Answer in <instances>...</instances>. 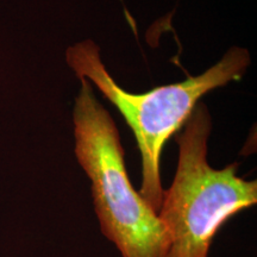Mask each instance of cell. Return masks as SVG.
<instances>
[{"instance_id":"3957f363","label":"cell","mask_w":257,"mask_h":257,"mask_svg":"<svg viewBox=\"0 0 257 257\" xmlns=\"http://www.w3.org/2000/svg\"><path fill=\"white\" fill-rule=\"evenodd\" d=\"M178 137L179 161L173 184L157 211L169 236L168 257H208L225 221L257 202V181L237 175V163L214 169L207 161L212 121L199 101Z\"/></svg>"},{"instance_id":"6da1fadb","label":"cell","mask_w":257,"mask_h":257,"mask_svg":"<svg viewBox=\"0 0 257 257\" xmlns=\"http://www.w3.org/2000/svg\"><path fill=\"white\" fill-rule=\"evenodd\" d=\"M66 59L76 76L95 85L133 130L142 159L140 194L156 212L165 191L161 182L160 161L166 142L184 126L202 96L212 89L242 79L250 64L248 50L233 47L219 62L200 75L161 86L143 94H134L114 81L93 41H82L69 47Z\"/></svg>"},{"instance_id":"7a4b0ae2","label":"cell","mask_w":257,"mask_h":257,"mask_svg":"<svg viewBox=\"0 0 257 257\" xmlns=\"http://www.w3.org/2000/svg\"><path fill=\"white\" fill-rule=\"evenodd\" d=\"M79 79L73 111L75 155L91 181L101 233L121 257H168L169 236L157 212L131 184L113 119L91 82Z\"/></svg>"}]
</instances>
